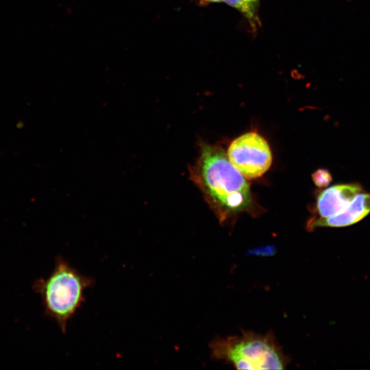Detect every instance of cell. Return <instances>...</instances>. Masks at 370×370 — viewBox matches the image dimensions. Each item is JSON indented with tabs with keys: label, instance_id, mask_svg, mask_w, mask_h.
Wrapping results in <instances>:
<instances>
[{
	"label": "cell",
	"instance_id": "cell-8",
	"mask_svg": "<svg viewBox=\"0 0 370 370\" xmlns=\"http://www.w3.org/2000/svg\"><path fill=\"white\" fill-rule=\"evenodd\" d=\"M312 178L315 185L319 188L328 186L332 180L330 172L323 169H319L313 173Z\"/></svg>",
	"mask_w": 370,
	"mask_h": 370
},
{
	"label": "cell",
	"instance_id": "cell-9",
	"mask_svg": "<svg viewBox=\"0 0 370 370\" xmlns=\"http://www.w3.org/2000/svg\"><path fill=\"white\" fill-rule=\"evenodd\" d=\"M198 3L201 5H204L210 3H222V0H198Z\"/></svg>",
	"mask_w": 370,
	"mask_h": 370
},
{
	"label": "cell",
	"instance_id": "cell-1",
	"mask_svg": "<svg viewBox=\"0 0 370 370\" xmlns=\"http://www.w3.org/2000/svg\"><path fill=\"white\" fill-rule=\"evenodd\" d=\"M199 154L189 167L190 180L221 224L233 222L243 212L254 214V201L245 177L219 146L201 141Z\"/></svg>",
	"mask_w": 370,
	"mask_h": 370
},
{
	"label": "cell",
	"instance_id": "cell-3",
	"mask_svg": "<svg viewBox=\"0 0 370 370\" xmlns=\"http://www.w3.org/2000/svg\"><path fill=\"white\" fill-rule=\"evenodd\" d=\"M209 347L213 359L237 369H284L290 362L273 332L243 331L239 336L216 337Z\"/></svg>",
	"mask_w": 370,
	"mask_h": 370
},
{
	"label": "cell",
	"instance_id": "cell-5",
	"mask_svg": "<svg viewBox=\"0 0 370 370\" xmlns=\"http://www.w3.org/2000/svg\"><path fill=\"white\" fill-rule=\"evenodd\" d=\"M362 190V187L358 183L337 184L325 189L319 195L315 214L308 222L332 217L343 212Z\"/></svg>",
	"mask_w": 370,
	"mask_h": 370
},
{
	"label": "cell",
	"instance_id": "cell-2",
	"mask_svg": "<svg viewBox=\"0 0 370 370\" xmlns=\"http://www.w3.org/2000/svg\"><path fill=\"white\" fill-rule=\"evenodd\" d=\"M95 280L84 275L61 256H57L51 273L46 278L37 279L33 290L42 300L45 314L53 319L62 333L69 321L85 302L86 289Z\"/></svg>",
	"mask_w": 370,
	"mask_h": 370
},
{
	"label": "cell",
	"instance_id": "cell-6",
	"mask_svg": "<svg viewBox=\"0 0 370 370\" xmlns=\"http://www.w3.org/2000/svg\"><path fill=\"white\" fill-rule=\"evenodd\" d=\"M370 213V194L359 193L343 212L326 219L308 222L306 228L313 231L317 227H343L361 221Z\"/></svg>",
	"mask_w": 370,
	"mask_h": 370
},
{
	"label": "cell",
	"instance_id": "cell-7",
	"mask_svg": "<svg viewBox=\"0 0 370 370\" xmlns=\"http://www.w3.org/2000/svg\"><path fill=\"white\" fill-rule=\"evenodd\" d=\"M222 3L240 12L245 17L254 32L260 26L258 16L260 0H222Z\"/></svg>",
	"mask_w": 370,
	"mask_h": 370
},
{
	"label": "cell",
	"instance_id": "cell-4",
	"mask_svg": "<svg viewBox=\"0 0 370 370\" xmlns=\"http://www.w3.org/2000/svg\"><path fill=\"white\" fill-rule=\"evenodd\" d=\"M227 155L234 166L249 179L262 175L272 163L268 143L255 132L245 133L234 139L228 147Z\"/></svg>",
	"mask_w": 370,
	"mask_h": 370
}]
</instances>
